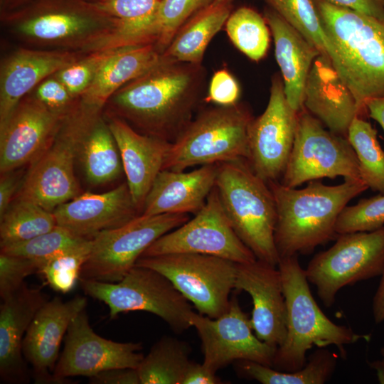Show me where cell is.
<instances>
[{"instance_id":"f6af8a7d","label":"cell","mask_w":384,"mask_h":384,"mask_svg":"<svg viewBox=\"0 0 384 384\" xmlns=\"http://www.w3.org/2000/svg\"><path fill=\"white\" fill-rule=\"evenodd\" d=\"M239 97L237 80L227 70L221 69L213 75L204 100L218 106H231L238 103Z\"/></svg>"},{"instance_id":"f546056e","label":"cell","mask_w":384,"mask_h":384,"mask_svg":"<svg viewBox=\"0 0 384 384\" xmlns=\"http://www.w3.org/2000/svg\"><path fill=\"white\" fill-rule=\"evenodd\" d=\"M161 0H104L92 2L102 13L119 21L108 48L156 44L159 37L156 12Z\"/></svg>"},{"instance_id":"11a10c76","label":"cell","mask_w":384,"mask_h":384,"mask_svg":"<svg viewBox=\"0 0 384 384\" xmlns=\"http://www.w3.org/2000/svg\"><path fill=\"white\" fill-rule=\"evenodd\" d=\"M92 1L91 2H100V1H102L104 0H90Z\"/></svg>"},{"instance_id":"ee69618b","label":"cell","mask_w":384,"mask_h":384,"mask_svg":"<svg viewBox=\"0 0 384 384\" xmlns=\"http://www.w3.org/2000/svg\"><path fill=\"white\" fill-rule=\"evenodd\" d=\"M33 90V94L42 103L61 114H68L80 99L73 98L55 74L44 79Z\"/></svg>"},{"instance_id":"ba28073f","label":"cell","mask_w":384,"mask_h":384,"mask_svg":"<svg viewBox=\"0 0 384 384\" xmlns=\"http://www.w3.org/2000/svg\"><path fill=\"white\" fill-rule=\"evenodd\" d=\"M119 27L118 19L82 1L41 6L12 25L15 33L30 43L82 53L106 49Z\"/></svg>"},{"instance_id":"681fc988","label":"cell","mask_w":384,"mask_h":384,"mask_svg":"<svg viewBox=\"0 0 384 384\" xmlns=\"http://www.w3.org/2000/svg\"><path fill=\"white\" fill-rule=\"evenodd\" d=\"M15 171V170H14ZM14 171L1 174L0 178V217L13 202L14 193L19 191L20 178Z\"/></svg>"},{"instance_id":"277c9868","label":"cell","mask_w":384,"mask_h":384,"mask_svg":"<svg viewBox=\"0 0 384 384\" xmlns=\"http://www.w3.org/2000/svg\"><path fill=\"white\" fill-rule=\"evenodd\" d=\"M277 267L286 302L287 334L276 350L272 368L296 371L304 366L306 353L314 346L334 345L342 351L345 345L369 339L370 335L356 334L348 326L334 323L324 314L311 292L298 255L281 259Z\"/></svg>"},{"instance_id":"8fae6325","label":"cell","mask_w":384,"mask_h":384,"mask_svg":"<svg viewBox=\"0 0 384 384\" xmlns=\"http://www.w3.org/2000/svg\"><path fill=\"white\" fill-rule=\"evenodd\" d=\"M135 265L164 275L198 314L217 318L229 307L235 289L236 262L209 255L173 253L140 257Z\"/></svg>"},{"instance_id":"d590c367","label":"cell","mask_w":384,"mask_h":384,"mask_svg":"<svg viewBox=\"0 0 384 384\" xmlns=\"http://www.w3.org/2000/svg\"><path fill=\"white\" fill-rule=\"evenodd\" d=\"M286 22L334 64L336 53L329 39L314 0H267Z\"/></svg>"},{"instance_id":"9a60e30c","label":"cell","mask_w":384,"mask_h":384,"mask_svg":"<svg viewBox=\"0 0 384 384\" xmlns=\"http://www.w3.org/2000/svg\"><path fill=\"white\" fill-rule=\"evenodd\" d=\"M201 342L203 363L214 372L234 361H250L272 367L277 348L260 340L250 319L235 295L226 311L217 318L194 312L191 317Z\"/></svg>"},{"instance_id":"7a4b0ae2","label":"cell","mask_w":384,"mask_h":384,"mask_svg":"<svg viewBox=\"0 0 384 384\" xmlns=\"http://www.w3.org/2000/svg\"><path fill=\"white\" fill-rule=\"evenodd\" d=\"M274 198V242L283 258L311 253L338 235L337 219L345 206L368 188L361 179H344L334 186L319 179L298 189L279 181L267 182Z\"/></svg>"},{"instance_id":"f907efd6","label":"cell","mask_w":384,"mask_h":384,"mask_svg":"<svg viewBox=\"0 0 384 384\" xmlns=\"http://www.w3.org/2000/svg\"><path fill=\"white\" fill-rule=\"evenodd\" d=\"M373 314L376 324L384 321V272L373 299Z\"/></svg>"},{"instance_id":"484cf974","label":"cell","mask_w":384,"mask_h":384,"mask_svg":"<svg viewBox=\"0 0 384 384\" xmlns=\"http://www.w3.org/2000/svg\"><path fill=\"white\" fill-rule=\"evenodd\" d=\"M219 164L190 171L161 170L155 178L141 214L197 213L215 186Z\"/></svg>"},{"instance_id":"9c48e42d","label":"cell","mask_w":384,"mask_h":384,"mask_svg":"<svg viewBox=\"0 0 384 384\" xmlns=\"http://www.w3.org/2000/svg\"><path fill=\"white\" fill-rule=\"evenodd\" d=\"M85 294L105 303L110 318L121 313L144 311L158 316L176 333L191 327L194 311L190 302L159 272L135 265L117 282L80 278Z\"/></svg>"},{"instance_id":"e575fe53","label":"cell","mask_w":384,"mask_h":384,"mask_svg":"<svg viewBox=\"0 0 384 384\" xmlns=\"http://www.w3.org/2000/svg\"><path fill=\"white\" fill-rule=\"evenodd\" d=\"M347 139L357 156L361 179L368 188L384 193V151L377 131L369 122L356 117L348 127Z\"/></svg>"},{"instance_id":"816d5d0a","label":"cell","mask_w":384,"mask_h":384,"mask_svg":"<svg viewBox=\"0 0 384 384\" xmlns=\"http://www.w3.org/2000/svg\"><path fill=\"white\" fill-rule=\"evenodd\" d=\"M366 108L368 115L378 122L384 130V97L367 101Z\"/></svg>"},{"instance_id":"ab89813d","label":"cell","mask_w":384,"mask_h":384,"mask_svg":"<svg viewBox=\"0 0 384 384\" xmlns=\"http://www.w3.org/2000/svg\"><path fill=\"white\" fill-rule=\"evenodd\" d=\"M384 226V193L362 198L357 203L346 206L336 224V234L370 232Z\"/></svg>"},{"instance_id":"8d00e7d4","label":"cell","mask_w":384,"mask_h":384,"mask_svg":"<svg viewBox=\"0 0 384 384\" xmlns=\"http://www.w3.org/2000/svg\"><path fill=\"white\" fill-rule=\"evenodd\" d=\"M227 34L246 56L257 61L266 54L270 43L269 26L255 10L241 7L230 14L225 23Z\"/></svg>"},{"instance_id":"ac0fdd59","label":"cell","mask_w":384,"mask_h":384,"mask_svg":"<svg viewBox=\"0 0 384 384\" xmlns=\"http://www.w3.org/2000/svg\"><path fill=\"white\" fill-rule=\"evenodd\" d=\"M66 114L50 110L33 92L22 98L0 125L1 174L35 161L49 144Z\"/></svg>"},{"instance_id":"30bf717a","label":"cell","mask_w":384,"mask_h":384,"mask_svg":"<svg viewBox=\"0 0 384 384\" xmlns=\"http://www.w3.org/2000/svg\"><path fill=\"white\" fill-rule=\"evenodd\" d=\"M338 236L336 242L315 255L305 269L309 282L327 308L334 304L341 289L384 272V226Z\"/></svg>"},{"instance_id":"bcb514c9","label":"cell","mask_w":384,"mask_h":384,"mask_svg":"<svg viewBox=\"0 0 384 384\" xmlns=\"http://www.w3.org/2000/svg\"><path fill=\"white\" fill-rule=\"evenodd\" d=\"M91 384H141L137 368H119L100 372L89 377Z\"/></svg>"},{"instance_id":"7dc6e473","label":"cell","mask_w":384,"mask_h":384,"mask_svg":"<svg viewBox=\"0 0 384 384\" xmlns=\"http://www.w3.org/2000/svg\"><path fill=\"white\" fill-rule=\"evenodd\" d=\"M330 4L384 19V0H322Z\"/></svg>"},{"instance_id":"f35d334b","label":"cell","mask_w":384,"mask_h":384,"mask_svg":"<svg viewBox=\"0 0 384 384\" xmlns=\"http://www.w3.org/2000/svg\"><path fill=\"white\" fill-rule=\"evenodd\" d=\"M92 249V239L82 247L58 255L39 268L48 284L55 291L63 294L70 292L79 282L82 267Z\"/></svg>"},{"instance_id":"2e32d148","label":"cell","mask_w":384,"mask_h":384,"mask_svg":"<svg viewBox=\"0 0 384 384\" xmlns=\"http://www.w3.org/2000/svg\"><path fill=\"white\" fill-rule=\"evenodd\" d=\"M141 343L116 342L101 337L92 329L85 309L72 320L63 350L55 367L54 383L68 377H91L112 368H137L144 355Z\"/></svg>"},{"instance_id":"b9f144b4","label":"cell","mask_w":384,"mask_h":384,"mask_svg":"<svg viewBox=\"0 0 384 384\" xmlns=\"http://www.w3.org/2000/svg\"><path fill=\"white\" fill-rule=\"evenodd\" d=\"M119 48L85 53L55 75L64 84L70 95L79 99L90 85L103 63Z\"/></svg>"},{"instance_id":"8992f818","label":"cell","mask_w":384,"mask_h":384,"mask_svg":"<svg viewBox=\"0 0 384 384\" xmlns=\"http://www.w3.org/2000/svg\"><path fill=\"white\" fill-rule=\"evenodd\" d=\"M102 110L78 100L49 144L30 164L17 198L31 201L53 212L80 193L74 172L75 161L84 137Z\"/></svg>"},{"instance_id":"db71d44e","label":"cell","mask_w":384,"mask_h":384,"mask_svg":"<svg viewBox=\"0 0 384 384\" xmlns=\"http://www.w3.org/2000/svg\"><path fill=\"white\" fill-rule=\"evenodd\" d=\"M380 354L384 358V347L380 349Z\"/></svg>"},{"instance_id":"ffe728a7","label":"cell","mask_w":384,"mask_h":384,"mask_svg":"<svg viewBox=\"0 0 384 384\" xmlns=\"http://www.w3.org/2000/svg\"><path fill=\"white\" fill-rule=\"evenodd\" d=\"M87 306L76 296L68 301L58 297L47 300L33 319L23 341V354L32 366L38 383H55L53 373L63 337L73 318Z\"/></svg>"},{"instance_id":"7c38bea8","label":"cell","mask_w":384,"mask_h":384,"mask_svg":"<svg viewBox=\"0 0 384 384\" xmlns=\"http://www.w3.org/2000/svg\"><path fill=\"white\" fill-rule=\"evenodd\" d=\"M189 219L186 213L140 214L122 226L99 233L92 238L80 278L111 283L122 280L154 242Z\"/></svg>"},{"instance_id":"e0dca14e","label":"cell","mask_w":384,"mask_h":384,"mask_svg":"<svg viewBox=\"0 0 384 384\" xmlns=\"http://www.w3.org/2000/svg\"><path fill=\"white\" fill-rule=\"evenodd\" d=\"M297 120L298 112L287 100L283 82L274 77L267 107L253 118L248 134V161L265 181L281 179L293 146Z\"/></svg>"},{"instance_id":"5bb4252c","label":"cell","mask_w":384,"mask_h":384,"mask_svg":"<svg viewBox=\"0 0 384 384\" xmlns=\"http://www.w3.org/2000/svg\"><path fill=\"white\" fill-rule=\"evenodd\" d=\"M173 253L209 255L236 263L257 260L233 230L215 186L204 206L192 218L161 236L141 257Z\"/></svg>"},{"instance_id":"d6a6232c","label":"cell","mask_w":384,"mask_h":384,"mask_svg":"<svg viewBox=\"0 0 384 384\" xmlns=\"http://www.w3.org/2000/svg\"><path fill=\"white\" fill-rule=\"evenodd\" d=\"M337 356L328 349L320 348L307 358L304 366L296 371L276 370L257 362L240 361L238 371L245 377L262 384H324L335 371Z\"/></svg>"},{"instance_id":"7402d4cb","label":"cell","mask_w":384,"mask_h":384,"mask_svg":"<svg viewBox=\"0 0 384 384\" xmlns=\"http://www.w3.org/2000/svg\"><path fill=\"white\" fill-rule=\"evenodd\" d=\"M83 54L68 50L19 48L6 56L0 69V125L40 82L73 63Z\"/></svg>"},{"instance_id":"3957f363","label":"cell","mask_w":384,"mask_h":384,"mask_svg":"<svg viewBox=\"0 0 384 384\" xmlns=\"http://www.w3.org/2000/svg\"><path fill=\"white\" fill-rule=\"evenodd\" d=\"M314 1L336 53L333 65L362 114L367 101L384 97V19Z\"/></svg>"},{"instance_id":"4dcf8cb0","label":"cell","mask_w":384,"mask_h":384,"mask_svg":"<svg viewBox=\"0 0 384 384\" xmlns=\"http://www.w3.org/2000/svg\"><path fill=\"white\" fill-rule=\"evenodd\" d=\"M78 158L87 181L92 185L112 181L124 171L116 140L102 113L84 137Z\"/></svg>"},{"instance_id":"9f6ffc18","label":"cell","mask_w":384,"mask_h":384,"mask_svg":"<svg viewBox=\"0 0 384 384\" xmlns=\"http://www.w3.org/2000/svg\"><path fill=\"white\" fill-rule=\"evenodd\" d=\"M225 1V0H216L215 1Z\"/></svg>"},{"instance_id":"83f0119b","label":"cell","mask_w":384,"mask_h":384,"mask_svg":"<svg viewBox=\"0 0 384 384\" xmlns=\"http://www.w3.org/2000/svg\"><path fill=\"white\" fill-rule=\"evenodd\" d=\"M163 57L155 43L119 48L103 63L80 99L102 109L117 90L154 67Z\"/></svg>"},{"instance_id":"7bdbcfd3","label":"cell","mask_w":384,"mask_h":384,"mask_svg":"<svg viewBox=\"0 0 384 384\" xmlns=\"http://www.w3.org/2000/svg\"><path fill=\"white\" fill-rule=\"evenodd\" d=\"M38 262L16 255L0 254V296L2 300L16 292L25 282L24 279L37 273Z\"/></svg>"},{"instance_id":"c3c4849f","label":"cell","mask_w":384,"mask_h":384,"mask_svg":"<svg viewBox=\"0 0 384 384\" xmlns=\"http://www.w3.org/2000/svg\"><path fill=\"white\" fill-rule=\"evenodd\" d=\"M222 380L216 373L210 370L203 363L193 361L189 364L181 384H220Z\"/></svg>"},{"instance_id":"cb8c5ba5","label":"cell","mask_w":384,"mask_h":384,"mask_svg":"<svg viewBox=\"0 0 384 384\" xmlns=\"http://www.w3.org/2000/svg\"><path fill=\"white\" fill-rule=\"evenodd\" d=\"M304 107L331 132L347 137L361 112L351 90L326 55L314 60L304 90Z\"/></svg>"},{"instance_id":"60d3db41","label":"cell","mask_w":384,"mask_h":384,"mask_svg":"<svg viewBox=\"0 0 384 384\" xmlns=\"http://www.w3.org/2000/svg\"><path fill=\"white\" fill-rule=\"evenodd\" d=\"M216 0H161L156 22L159 37L156 43L164 52L178 29L191 17Z\"/></svg>"},{"instance_id":"4316f807","label":"cell","mask_w":384,"mask_h":384,"mask_svg":"<svg viewBox=\"0 0 384 384\" xmlns=\"http://www.w3.org/2000/svg\"><path fill=\"white\" fill-rule=\"evenodd\" d=\"M265 19L273 36L287 100L298 112L304 107V90L309 70L321 53L273 9L265 11Z\"/></svg>"},{"instance_id":"836d02e7","label":"cell","mask_w":384,"mask_h":384,"mask_svg":"<svg viewBox=\"0 0 384 384\" xmlns=\"http://www.w3.org/2000/svg\"><path fill=\"white\" fill-rule=\"evenodd\" d=\"M56 226L53 212L31 201L17 198L0 217V245L28 240Z\"/></svg>"},{"instance_id":"52a82bcc","label":"cell","mask_w":384,"mask_h":384,"mask_svg":"<svg viewBox=\"0 0 384 384\" xmlns=\"http://www.w3.org/2000/svg\"><path fill=\"white\" fill-rule=\"evenodd\" d=\"M252 119L247 108L238 103L201 112L171 142L163 169L182 171L195 166L248 161Z\"/></svg>"},{"instance_id":"6da1fadb","label":"cell","mask_w":384,"mask_h":384,"mask_svg":"<svg viewBox=\"0 0 384 384\" xmlns=\"http://www.w3.org/2000/svg\"><path fill=\"white\" fill-rule=\"evenodd\" d=\"M203 79L201 65L164 56L117 90L107 103L112 107L110 113L139 132L173 142L193 119Z\"/></svg>"},{"instance_id":"f1b7e54d","label":"cell","mask_w":384,"mask_h":384,"mask_svg":"<svg viewBox=\"0 0 384 384\" xmlns=\"http://www.w3.org/2000/svg\"><path fill=\"white\" fill-rule=\"evenodd\" d=\"M230 14V0L215 1L178 29L163 55L176 62L201 65L207 46Z\"/></svg>"},{"instance_id":"d4e9b609","label":"cell","mask_w":384,"mask_h":384,"mask_svg":"<svg viewBox=\"0 0 384 384\" xmlns=\"http://www.w3.org/2000/svg\"><path fill=\"white\" fill-rule=\"evenodd\" d=\"M0 306V377L8 383L28 380L23 354V341L39 309L47 301L37 288L24 282L13 294L2 300Z\"/></svg>"},{"instance_id":"f5cc1de1","label":"cell","mask_w":384,"mask_h":384,"mask_svg":"<svg viewBox=\"0 0 384 384\" xmlns=\"http://www.w3.org/2000/svg\"><path fill=\"white\" fill-rule=\"evenodd\" d=\"M370 366L376 370L380 383H384V360L373 361Z\"/></svg>"},{"instance_id":"4fadbf2b","label":"cell","mask_w":384,"mask_h":384,"mask_svg":"<svg viewBox=\"0 0 384 384\" xmlns=\"http://www.w3.org/2000/svg\"><path fill=\"white\" fill-rule=\"evenodd\" d=\"M304 107L298 112L293 146L279 181L297 188L322 178L361 179L356 153L347 137L324 128Z\"/></svg>"},{"instance_id":"d6986e66","label":"cell","mask_w":384,"mask_h":384,"mask_svg":"<svg viewBox=\"0 0 384 384\" xmlns=\"http://www.w3.org/2000/svg\"><path fill=\"white\" fill-rule=\"evenodd\" d=\"M235 289L252 298L250 319L256 336L273 348L280 346L287 334V308L278 267L259 260L237 263Z\"/></svg>"},{"instance_id":"1f68e13d","label":"cell","mask_w":384,"mask_h":384,"mask_svg":"<svg viewBox=\"0 0 384 384\" xmlns=\"http://www.w3.org/2000/svg\"><path fill=\"white\" fill-rule=\"evenodd\" d=\"M191 352L186 342L167 336L161 337L137 368L141 384H181L191 362Z\"/></svg>"},{"instance_id":"44dd1931","label":"cell","mask_w":384,"mask_h":384,"mask_svg":"<svg viewBox=\"0 0 384 384\" xmlns=\"http://www.w3.org/2000/svg\"><path fill=\"white\" fill-rule=\"evenodd\" d=\"M53 213L57 225L87 239L122 226L141 214L127 182L104 193H80Z\"/></svg>"},{"instance_id":"74e56055","label":"cell","mask_w":384,"mask_h":384,"mask_svg":"<svg viewBox=\"0 0 384 384\" xmlns=\"http://www.w3.org/2000/svg\"><path fill=\"white\" fill-rule=\"evenodd\" d=\"M90 240L78 236L68 229L57 225L50 231L28 240L1 246V252L33 260L38 262L41 267L47 260L79 248Z\"/></svg>"},{"instance_id":"5b68a950","label":"cell","mask_w":384,"mask_h":384,"mask_svg":"<svg viewBox=\"0 0 384 384\" xmlns=\"http://www.w3.org/2000/svg\"><path fill=\"white\" fill-rule=\"evenodd\" d=\"M215 188L235 233L257 260L278 266L274 242L277 208L267 181L247 159L218 164Z\"/></svg>"},{"instance_id":"603a6c76","label":"cell","mask_w":384,"mask_h":384,"mask_svg":"<svg viewBox=\"0 0 384 384\" xmlns=\"http://www.w3.org/2000/svg\"><path fill=\"white\" fill-rule=\"evenodd\" d=\"M116 140L133 201L142 213L144 199L164 164L171 142L139 132L112 113L105 117Z\"/></svg>"}]
</instances>
